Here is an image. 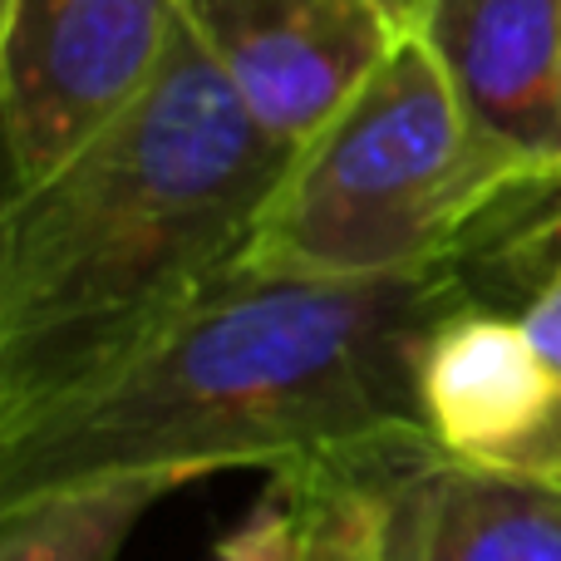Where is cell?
I'll list each match as a JSON object with an SVG mask.
<instances>
[{"label": "cell", "mask_w": 561, "mask_h": 561, "mask_svg": "<svg viewBox=\"0 0 561 561\" xmlns=\"http://www.w3.org/2000/svg\"><path fill=\"white\" fill-rule=\"evenodd\" d=\"M463 306L454 262L300 276L242 256L124 359L0 424V503L153 468H280L419 424V350Z\"/></svg>", "instance_id": "cell-1"}, {"label": "cell", "mask_w": 561, "mask_h": 561, "mask_svg": "<svg viewBox=\"0 0 561 561\" xmlns=\"http://www.w3.org/2000/svg\"><path fill=\"white\" fill-rule=\"evenodd\" d=\"M203 483L183 468L59 483L0 503V561H118L134 527L178 488Z\"/></svg>", "instance_id": "cell-9"}, {"label": "cell", "mask_w": 561, "mask_h": 561, "mask_svg": "<svg viewBox=\"0 0 561 561\" xmlns=\"http://www.w3.org/2000/svg\"><path fill=\"white\" fill-rule=\"evenodd\" d=\"M207 561H306V478L296 463L272 468L262 493L217 537Z\"/></svg>", "instance_id": "cell-10"}, {"label": "cell", "mask_w": 561, "mask_h": 561, "mask_svg": "<svg viewBox=\"0 0 561 561\" xmlns=\"http://www.w3.org/2000/svg\"><path fill=\"white\" fill-rule=\"evenodd\" d=\"M375 561H561V483L454 458L424 424L296 458Z\"/></svg>", "instance_id": "cell-4"}, {"label": "cell", "mask_w": 561, "mask_h": 561, "mask_svg": "<svg viewBox=\"0 0 561 561\" xmlns=\"http://www.w3.org/2000/svg\"><path fill=\"white\" fill-rule=\"evenodd\" d=\"M537 173L488 138L434 49L404 25L365 84L290 153L247 262L300 276H394L454 256Z\"/></svg>", "instance_id": "cell-3"}, {"label": "cell", "mask_w": 561, "mask_h": 561, "mask_svg": "<svg viewBox=\"0 0 561 561\" xmlns=\"http://www.w3.org/2000/svg\"><path fill=\"white\" fill-rule=\"evenodd\" d=\"M488 138L561 168V0H419L404 20Z\"/></svg>", "instance_id": "cell-8"}, {"label": "cell", "mask_w": 561, "mask_h": 561, "mask_svg": "<svg viewBox=\"0 0 561 561\" xmlns=\"http://www.w3.org/2000/svg\"><path fill=\"white\" fill-rule=\"evenodd\" d=\"M389 5H394V10H399V15H404V20H409V10H414V5H419V0H389Z\"/></svg>", "instance_id": "cell-12"}, {"label": "cell", "mask_w": 561, "mask_h": 561, "mask_svg": "<svg viewBox=\"0 0 561 561\" xmlns=\"http://www.w3.org/2000/svg\"><path fill=\"white\" fill-rule=\"evenodd\" d=\"M419 424L454 458L561 483V385L517 316L438 320L419 350Z\"/></svg>", "instance_id": "cell-7"}, {"label": "cell", "mask_w": 561, "mask_h": 561, "mask_svg": "<svg viewBox=\"0 0 561 561\" xmlns=\"http://www.w3.org/2000/svg\"><path fill=\"white\" fill-rule=\"evenodd\" d=\"M290 153L183 20L144 94L5 197L0 424L94 379L232 272Z\"/></svg>", "instance_id": "cell-2"}, {"label": "cell", "mask_w": 561, "mask_h": 561, "mask_svg": "<svg viewBox=\"0 0 561 561\" xmlns=\"http://www.w3.org/2000/svg\"><path fill=\"white\" fill-rule=\"evenodd\" d=\"M300 478H306V561H375L365 537H359L355 517H350L306 468H300Z\"/></svg>", "instance_id": "cell-11"}, {"label": "cell", "mask_w": 561, "mask_h": 561, "mask_svg": "<svg viewBox=\"0 0 561 561\" xmlns=\"http://www.w3.org/2000/svg\"><path fill=\"white\" fill-rule=\"evenodd\" d=\"M178 0H5L0 118L10 193H25L118 118L168 59Z\"/></svg>", "instance_id": "cell-5"}, {"label": "cell", "mask_w": 561, "mask_h": 561, "mask_svg": "<svg viewBox=\"0 0 561 561\" xmlns=\"http://www.w3.org/2000/svg\"><path fill=\"white\" fill-rule=\"evenodd\" d=\"M256 118L300 148L404 35L389 0H178Z\"/></svg>", "instance_id": "cell-6"}]
</instances>
